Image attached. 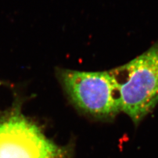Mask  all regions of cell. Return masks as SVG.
<instances>
[{
    "label": "cell",
    "mask_w": 158,
    "mask_h": 158,
    "mask_svg": "<svg viewBox=\"0 0 158 158\" xmlns=\"http://www.w3.org/2000/svg\"><path fill=\"white\" fill-rule=\"evenodd\" d=\"M111 72L117 82L121 111L136 125L158 103V43Z\"/></svg>",
    "instance_id": "cell-1"
},
{
    "label": "cell",
    "mask_w": 158,
    "mask_h": 158,
    "mask_svg": "<svg viewBox=\"0 0 158 158\" xmlns=\"http://www.w3.org/2000/svg\"><path fill=\"white\" fill-rule=\"evenodd\" d=\"M57 75L69 99L86 114L110 119L121 111L117 82L111 71L86 72L58 69Z\"/></svg>",
    "instance_id": "cell-2"
},
{
    "label": "cell",
    "mask_w": 158,
    "mask_h": 158,
    "mask_svg": "<svg viewBox=\"0 0 158 158\" xmlns=\"http://www.w3.org/2000/svg\"><path fill=\"white\" fill-rule=\"evenodd\" d=\"M65 152L14 111L0 119V158H63Z\"/></svg>",
    "instance_id": "cell-3"
}]
</instances>
